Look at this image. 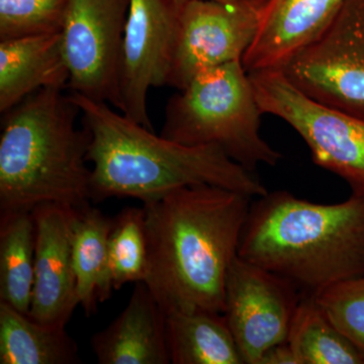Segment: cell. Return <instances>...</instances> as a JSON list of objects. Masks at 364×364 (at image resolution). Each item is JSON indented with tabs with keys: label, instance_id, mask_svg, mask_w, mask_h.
Masks as SVG:
<instances>
[{
	"label": "cell",
	"instance_id": "1",
	"mask_svg": "<svg viewBox=\"0 0 364 364\" xmlns=\"http://www.w3.org/2000/svg\"><path fill=\"white\" fill-rule=\"evenodd\" d=\"M252 198L220 186H186L143 203L145 284L165 313L224 314L227 275L238 255Z\"/></svg>",
	"mask_w": 364,
	"mask_h": 364
},
{
	"label": "cell",
	"instance_id": "2",
	"mask_svg": "<svg viewBox=\"0 0 364 364\" xmlns=\"http://www.w3.org/2000/svg\"><path fill=\"white\" fill-rule=\"evenodd\" d=\"M69 97L90 133L91 200L133 198L143 203L186 186H220L257 198L268 191L260 179L214 145L173 142L117 114L107 102L75 92Z\"/></svg>",
	"mask_w": 364,
	"mask_h": 364
},
{
	"label": "cell",
	"instance_id": "3",
	"mask_svg": "<svg viewBox=\"0 0 364 364\" xmlns=\"http://www.w3.org/2000/svg\"><path fill=\"white\" fill-rule=\"evenodd\" d=\"M238 256L306 294L364 273V198L316 203L277 191L251 203Z\"/></svg>",
	"mask_w": 364,
	"mask_h": 364
},
{
	"label": "cell",
	"instance_id": "4",
	"mask_svg": "<svg viewBox=\"0 0 364 364\" xmlns=\"http://www.w3.org/2000/svg\"><path fill=\"white\" fill-rule=\"evenodd\" d=\"M59 88H43L4 114L0 215L45 203L78 208L91 200L90 136L80 109Z\"/></svg>",
	"mask_w": 364,
	"mask_h": 364
},
{
	"label": "cell",
	"instance_id": "5",
	"mask_svg": "<svg viewBox=\"0 0 364 364\" xmlns=\"http://www.w3.org/2000/svg\"><path fill=\"white\" fill-rule=\"evenodd\" d=\"M261 111L242 61L200 72L172 95L161 135L188 146L214 145L251 171L275 166L282 153L260 134Z\"/></svg>",
	"mask_w": 364,
	"mask_h": 364
},
{
	"label": "cell",
	"instance_id": "6",
	"mask_svg": "<svg viewBox=\"0 0 364 364\" xmlns=\"http://www.w3.org/2000/svg\"><path fill=\"white\" fill-rule=\"evenodd\" d=\"M263 114L284 119L301 136L316 165L341 177L364 198V117L316 102L280 69L250 72Z\"/></svg>",
	"mask_w": 364,
	"mask_h": 364
},
{
	"label": "cell",
	"instance_id": "7",
	"mask_svg": "<svg viewBox=\"0 0 364 364\" xmlns=\"http://www.w3.org/2000/svg\"><path fill=\"white\" fill-rule=\"evenodd\" d=\"M279 69L316 102L364 117V0H345L324 32Z\"/></svg>",
	"mask_w": 364,
	"mask_h": 364
},
{
	"label": "cell",
	"instance_id": "8",
	"mask_svg": "<svg viewBox=\"0 0 364 364\" xmlns=\"http://www.w3.org/2000/svg\"><path fill=\"white\" fill-rule=\"evenodd\" d=\"M131 0H71L61 31L67 90L119 109V71Z\"/></svg>",
	"mask_w": 364,
	"mask_h": 364
},
{
	"label": "cell",
	"instance_id": "9",
	"mask_svg": "<svg viewBox=\"0 0 364 364\" xmlns=\"http://www.w3.org/2000/svg\"><path fill=\"white\" fill-rule=\"evenodd\" d=\"M267 2H183L179 9L176 48L167 86L181 90L200 72L242 61L259 28Z\"/></svg>",
	"mask_w": 364,
	"mask_h": 364
},
{
	"label": "cell",
	"instance_id": "10",
	"mask_svg": "<svg viewBox=\"0 0 364 364\" xmlns=\"http://www.w3.org/2000/svg\"><path fill=\"white\" fill-rule=\"evenodd\" d=\"M289 280L237 255L227 275L225 312L244 364L286 342L301 296Z\"/></svg>",
	"mask_w": 364,
	"mask_h": 364
},
{
	"label": "cell",
	"instance_id": "11",
	"mask_svg": "<svg viewBox=\"0 0 364 364\" xmlns=\"http://www.w3.org/2000/svg\"><path fill=\"white\" fill-rule=\"evenodd\" d=\"M179 9L174 0H131L122 48L119 111L151 131L148 92L168 83Z\"/></svg>",
	"mask_w": 364,
	"mask_h": 364
},
{
	"label": "cell",
	"instance_id": "12",
	"mask_svg": "<svg viewBox=\"0 0 364 364\" xmlns=\"http://www.w3.org/2000/svg\"><path fill=\"white\" fill-rule=\"evenodd\" d=\"M73 208L45 203L35 220V277L28 315L37 322L66 327L79 306L72 259Z\"/></svg>",
	"mask_w": 364,
	"mask_h": 364
},
{
	"label": "cell",
	"instance_id": "13",
	"mask_svg": "<svg viewBox=\"0 0 364 364\" xmlns=\"http://www.w3.org/2000/svg\"><path fill=\"white\" fill-rule=\"evenodd\" d=\"M345 0H267L259 28L242 64L250 72L279 69L317 39Z\"/></svg>",
	"mask_w": 364,
	"mask_h": 364
},
{
	"label": "cell",
	"instance_id": "14",
	"mask_svg": "<svg viewBox=\"0 0 364 364\" xmlns=\"http://www.w3.org/2000/svg\"><path fill=\"white\" fill-rule=\"evenodd\" d=\"M90 345L100 364L171 363L166 313L145 282L135 284L123 312Z\"/></svg>",
	"mask_w": 364,
	"mask_h": 364
},
{
	"label": "cell",
	"instance_id": "15",
	"mask_svg": "<svg viewBox=\"0 0 364 364\" xmlns=\"http://www.w3.org/2000/svg\"><path fill=\"white\" fill-rule=\"evenodd\" d=\"M61 33L0 41V112L6 114L43 88L67 90Z\"/></svg>",
	"mask_w": 364,
	"mask_h": 364
},
{
	"label": "cell",
	"instance_id": "16",
	"mask_svg": "<svg viewBox=\"0 0 364 364\" xmlns=\"http://www.w3.org/2000/svg\"><path fill=\"white\" fill-rule=\"evenodd\" d=\"M112 219L90 203L74 208L72 217V259L79 306L87 317L114 291L109 258Z\"/></svg>",
	"mask_w": 364,
	"mask_h": 364
},
{
	"label": "cell",
	"instance_id": "17",
	"mask_svg": "<svg viewBox=\"0 0 364 364\" xmlns=\"http://www.w3.org/2000/svg\"><path fill=\"white\" fill-rule=\"evenodd\" d=\"M166 332L172 364H244L224 314L171 311Z\"/></svg>",
	"mask_w": 364,
	"mask_h": 364
},
{
	"label": "cell",
	"instance_id": "18",
	"mask_svg": "<svg viewBox=\"0 0 364 364\" xmlns=\"http://www.w3.org/2000/svg\"><path fill=\"white\" fill-rule=\"evenodd\" d=\"M0 363L79 364L78 345L65 327L42 324L0 301Z\"/></svg>",
	"mask_w": 364,
	"mask_h": 364
},
{
	"label": "cell",
	"instance_id": "19",
	"mask_svg": "<svg viewBox=\"0 0 364 364\" xmlns=\"http://www.w3.org/2000/svg\"><path fill=\"white\" fill-rule=\"evenodd\" d=\"M32 212L0 215V301L28 315L35 277Z\"/></svg>",
	"mask_w": 364,
	"mask_h": 364
},
{
	"label": "cell",
	"instance_id": "20",
	"mask_svg": "<svg viewBox=\"0 0 364 364\" xmlns=\"http://www.w3.org/2000/svg\"><path fill=\"white\" fill-rule=\"evenodd\" d=\"M287 342L301 364H364V353L340 331L313 294L301 298Z\"/></svg>",
	"mask_w": 364,
	"mask_h": 364
},
{
	"label": "cell",
	"instance_id": "21",
	"mask_svg": "<svg viewBox=\"0 0 364 364\" xmlns=\"http://www.w3.org/2000/svg\"><path fill=\"white\" fill-rule=\"evenodd\" d=\"M109 258L114 291L131 282H145L148 245L144 207L124 208L112 219Z\"/></svg>",
	"mask_w": 364,
	"mask_h": 364
},
{
	"label": "cell",
	"instance_id": "22",
	"mask_svg": "<svg viewBox=\"0 0 364 364\" xmlns=\"http://www.w3.org/2000/svg\"><path fill=\"white\" fill-rule=\"evenodd\" d=\"M71 0H0V41L61 33Z\"/></svg>",
	"mask_w": 364,
	"mask_h": 364
},
{
	"label": "cell",
	"instance_id": "23",
	"mask_svg": "<svg viewBox=\"0 0 364 364\" xmlns=\"http://www.w3.org/2000/svg\"><path fill=\"white\" fill-rule=\"evenodd\" d=\"M313 296L328 318L364 353V273Z\"/></svg>",
	"mask_w": 364,
	"mask_h": 364
},
{
	"label": "cell",
	"instance_id": "24",
	"mask_svg": "<svg viewBox=\"0 0 364 364\" xmlns=\"http://www.w3.org/2000/svg\"><path fill=\"white\" fill-rule=\"evenodd\" d=\"M258 364H301V363L291 345L286 341L267 349L261 356Z\"/></svg>",
	"mask_w": 364,
	"mask_h": 364
},
{
	"label": "cell",
	"instance_id": "25",
	"mask_svg": "<svg viewBox=\"0 0 364 364\" xmlns=\"http://www.w3.org/2000/svg\"><path fill=\"white\" fill-rule=\"evenodd\" d=\"M174 1H176L177 4H179V6H181V4H183V2H186V0H174ZM215 1L223 2V4H237L248 1V0H215Z\"/></svg>",
	"mask_w": 364,
	"mask_h": 364
}]
</instances>
